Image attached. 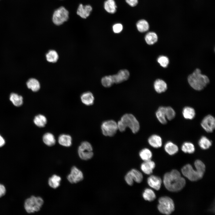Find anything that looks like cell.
Listing matches in <instances>:
<instances>
[{"mask_svg":"<svg viewBox=\"0 0 215 215\" xmlns=\"http://www.w3.org/2000/svg\"><path fill=\"white\" fill-rule=\"evenodd\" d=\"M102 85L105 87H109L112 85L114 83L112 75L105 76L103 77L101 79Z\"/></svg>","mask_w":215,"mask_h":215,"instance_id":"37","label":"cell"},{"mask_svg":"<svg viewBox=\"0 0 215 215\" xmlns=\"http://www.w3.org/2000/svg\"><path fill=\"white\" fill-rule=\"evenodd\" d=\"M145 40L148 44L152 45L157 41L158 36L155 33L153 32H150L146 35Z\"/></svg>","mask_w":215,"mask_h":215,"instance_id":"31","label":"cell"},{"mask_svg":"<svg viewBox=\"0 0 215 215\" xmlns=\"http://www.w3.org/2000/svg\"><path fill=\"white\" fill-rule=\"evenodd\" d=\"M155 162L150 160L145 161L141 165V169L145 174L149 175L153 172V170L155 167Z\"/></svg>","mask_w":215,"mask_h":215,"instance_id":"14","label":"cell"},{"mask_svg":"<svg viewBox=\"0 0 215 215\" xmlns=\"http://www.w3.org/2000/svg\"><path fill=\"white\" fill-rule=\"evenodd\" d=\"M142 196L145 200L149 202L153 201L156 198V195L154 191L152 189L148 188L145 190Z\"/></svg>","mask_w":215,"mask_h":215,"instance_id":"28","label":"cell"},{"mask_svg":"<svg viewBox=\"0 0 215 215\" xmlns=\"http://www.w3.org/2000/svg\"><path fill=\"white\" fill-rule=\"evenodd\" d=\"M92 9V7L90 5L83 6L80 4L78 8L77 13L81 18L86 19L89 16Z\"/></svg>","mask_w":215,"mask_h":215,"instance_id":"15","label":"cell"},{"mask_svg":"<svg viewBox=\"0 0 215 215\" xmlns=\"http://www.w3.org/2000/svg\"><path fill=\"white\" fill-rule=\"evenodd\" d=\"M27 87L33 92L38 91L40 88V85L39 81L34 78L29 79L27 82Z\"/></svg>","mask_w":215,"mask_h":215,"instance_id":"26","label":"cell"},{"mask_svg":"<svg viewBox=\"0 0 215 215\" xmlns=\"http://www.w3.org/2000/svg\"><path fill=\"white\" fill-rule=\"evenodd\" d=\"M157 62L162 67H165L169 64V60L167 57L162 56L158 58Z\"/></svg>","mask_w":215,"mask_h":215,"instance_id":"39","label":"cell"},{"mask_svg":"<svg viewBox=\"0 0 215 215\" xmlns=\"http://www.w3.org/2000/svg\"><path fill=\"white\" fill-rule=\"evenodd\" d=\"M165 107H159L156 112V117L159 121L162 124H165L167 122L165 113Z\"/></svg>","mask_w":215,"mask_h":215,"instance_id":"25","label":"cell"},{"mask_svg":"<svg viewBox=\"0 0 215 215\" xmlns=\"http://www.w3.org/2000/svg\"><path fill=\"white\" fill-rule=\"evenodd\" d=\"M154 87L155 91L158 93H161L165 92L167 89V84L163 80L157 79L154 82Z\"/></svg>","mask_w":215,"mask_h":215,"instance_id":"19","label":"cell"},{"mask_svg":"<svg viewBox=\"0 0 215 215\" xmlns=\"http://www.w3.org/2000/svg\"><path fill=\"white\" fill-rule=\"evenodd\" d=\"M212 142L205 136H202L198 142V144L201 148L203 150L208 149L212 145Z\"/></svg>","mask_w":215,"mask_h":215,"instance_id":"30","label":"cell"},{"mask_svg":"<svg viewBox=\"0 0 215 215\" xmlns=\"http://www.w3.org/2000/svg\"><path fill=\"white\" fill-rule=\"evenodd\" d=\"M147 182L148 185L154 190L158 191L160 189L162 180L159 176L151 175L148 178Z\"/></svg>","mask_w":215,"mask_h":215,"instance_id":"13","label":"cell"},{"mask_svg":"<svg viewBox=\"0 0 215 215\" xmlns=\"http://www.w3.org/2000/svg\"><path fill=\"white\" fill-rule=\"evenodd\" d=\"M132 174L133 180L135 182L139 183L141 182L143 179L142 173L138 170L133 169L130 171Z\"/></svg>","mask_w":215,"mask_h":215,"instance_id":"36","label":"cell"},{"mask_svg":"<svg viewBox=\"0 0 215 215\" xmlns=\"http://www.w3.org/2000/svg\"><path fill=\"white\" fill-rule=\"evenodd\" d=\"M46 60L48 62L55 63L57 61L59 56L55 50H50L46 54Z\"/></svg>","mask_w":215,"mask_h":215,"instance_id":"32","label":"cell"},{"mask_svg":"<svg viewBox=\"0 0 215 215\" xmlns=\"http://www.w3.org/2000/svg\"><path fill=\"white\" fill-rule=\"evenodd\" d=\"M68 17V10L64 7H61L54 11L53 16V22L56 25H60L66 21Z\"/></svg>","mask_w":215,"mask_h":215,"instance_id":"8","label":"cell"},{"mask_svg":"<svg viewBox=\"0 0 215 215\" xmlns=\"http://www.w3.org/2000/svg\"><path fill=\"white\" fill-rule=\"evenodd\" d=\"M183 117L186 119H192L195 116V111L192 108L189 106L184 107L182 111Z\"/></svg>","mask_w":215,"mask_h":215,"instance_id":"23","label":"cell"},{"mask_svg":"<svg viewBox=\"0 0 215 215\" xmlns=\"http://www.w3.org/2000/svg\"><path fill=\"white\" fill-rule=\"evenodd\" d=\"M113 29L114 33H119L122 30L123 26L121 24H116L113 25Z\"/></svg>","mask_w":215,"mask_h":215,"instance_id":"41","label":"cell"},{"mask_svg":"<svg viewBox=\"0 0 215 215\" xmlns=\"http://www.w3.org/2000/svg\"><path fill=\"white\" fill-rule=\"evenodd\" d=\"M196 170H194L192 165L187 164L182 168L183 175L191 181L194 182L201 179L203 177L205 171V166L200 160H196L194 163Z\"/></svg>","mask_w":215,"mask_h":215,"instance_id":"2","label":"cell"},{"mask_svg":"<svg viewBox=\"0 0 215 215\" xmlns=\"http://www.w3.org/2000/svg\"><path fill=\"white\" fill-rule=\"evenodd\" d=\"M165 113L167 119L171 120L173 119L176 115L174 109L171 107H165Z\"/></svg>","mask_w":215,"mask_h":215,"instance_id":"38","label":"cell"},{"mask_svg":"<svg viewBox=\"0 0 215 215\" xmlns=\"http://www.w3.org/2000/svg\"><path fill=\"white\" fill-rule=\"evenodd\" d=\"M126 2L131 7L136 6L138 3V0H125Z\"/></svg>","mask_w":215,"mask_h":215,"instance_id":"43","label":"cell"},{"mask_svg":"<svg viewBox=\"0 0 215 215\" xmlns=\"http://www.w3.org/2000/svg\"><path fill=\"white\" fill-rule=\"evenodd\" d=\"M163 183L166 188L172 192L181 191L185 186L186 181L177 170L173 169L166 173L163 178Z\"/></svg>","mask_w":215,"mask_h":215,"instance_id":"1","label":"cell"},{"mask_svg":"<svg viewBox=\"0 0 215 215\" xmlns=\"http://www.w3.org/2000/svg\"><path fill=\"white\" fill-rule=\"evenodd\" d=\"M33 122L37 127L43 128L46 125L47 120L46 117L44 115L39 114L35 117L33 119Z\"/></svg>","mask_w":215,"mask_h":215,"instance_id":"24","label":"cell"},{"mask_svg":"<svg viewBox=\"0 0 215 215\" xmlns=\"http://www.w3.org/2000/svg\"><path fill=\"white\" fill-rule=\"evenodd\" d=\"M10 99L13 105L16 107L21 106L23 103L22 97L16 93H12L10 94Z\"/></svg>","mask_w":215,"mask_h":215,"instance_id":"27","label":"cell"},{"mask_svg":"<svg viewBox=\"0 0 215 215\" xmlns=\"http://www.w3.org/2000/svg\"><path fill=\"white\" fill-rule=\"evenodd\" d=\"M101 128L103 134L109 136H114L118 129L117 123L113 120L104 122L101 125Z\"/></svg>","mask_w":215,"mask_h":215,"instance_id":"9","label":"cell"},{"mask_svg":"<svg viewBox=\"0 0 215 215\" xmlns=\"http://www.w3.org/2000/svg\"><path fill=\"white\" fill-rule=\"evenodd\" d=\"M58 142L62 146L65 147H69L72 144V138L69 135L62 134L58 137Z\"/></svg>","mask_w":215,"mask_h":215,"instance_id":"17","label":"cell"},{"mask_svg":"<svg viewBox=\"0 0 215 215\" xmlns=\"http://www.w3.org/2000/svg\"><path fill=\"white\" fill-rule=\"evenodd\" d=\"M5 144V141L4 138L0 135V147H2Z\"/></svg>","mask_w":215,"mask_h":215,"instance_id":"44","label":"cell"},{"mask_svg":"<svg viewBox=\"0 0 215 215\" xmlns=\"http://www.w3.org/2000/svg\"><path fill=\"white\" fill-rule=\"evenodd\" d=\"M188 80L191 87L197 90H202L210 81L208 77L202 74L201 70L198 68L189 76Z\"/></svg>","mask_w":215,"mask_h":215,"instance_id":"3","label":"cell"},{"mask_svg":"<svg viewBox=\"0 0 215 215\" xmlns=\"http://www.w3.org/2000/svg\"><path fill=\"white\" fill-rule=\"evenodd\" d=\"M165 151L169 155H172L177 152L178 148L177 146L171 141L168 142L164 146Z\"/></svg>","mask_w":215,"mask_h":215,"instance_id":"22","label":"cell"},{"mask_svg":"<svg viewBox=\"0 0 215 215\" xmlns=\"http://www.w3.org/2000/svg\"><path fill=\"white\" fill-rule=\"evenodd\" d=\"M68 181L71 184H76L82 181L84 179L82 172L75 166H73L70 173L67 177Z\"/></svg>","mask_w":215,"mask_h":215,"instance_id":"10","label":"cell"},{"mask_svg":"<svg viewBox=\"0 0 215 215\" xmlns=\"http://www.w3.org/2000/svg\"><path fill=\"white\" fill-rule=\"evenodd\" d=\"M181 149L185 153H192L194 152L195 148L192 143L190 142H185L182 145Z\"/></svg>","mask_w":215,"mask_h":215,"instance_id":"35","label":"cell"},{"mask_svg":"<svg viewBox=\"0 0 215 215\" xmlns=\"http://www.w3.org/2000/svg\"><path fill=\"white\" fill-rule=\"evenodd\" d=\"M78 153L82 160H87L90 159L93 155L92 145L87 141L83 142L78 148Z\"/></svg>","mask_w":215,"mask_h":215,"instance_id":"7","label":"cell"},{"mask_svg":"<svg viewBox=\"0 0 215 215\" xmlns=\"http://www.w3.org/2000/svg\"><path fill=\"white\" fill-rule=\"evenodd\" d=\"M117 125L118 129L122 132L128 127L133 133H136L138 131L140 128L139 122L136 117L131 114L127 113L123 115Z\"/></svg>","mask_w":215,"mask_h":215,"instance_id":"4","label":"cell"},{"mask_svg":"<svg viewBox=\"0 0 215 215\" xmlns=\"http://www.w3.org/2000/svg\"><path fill=\"white\" fill-rule=\"evenodd\" d=\"M139 156L141 159L145 161L150 160L152 156V153L149 149L144 148L140 151Z\"/></svg>","mask_w":215,"mask_h":215,"instance_id":"33","label":"cell"},{"mask_svg":"<svg viewBox=\"0 0 215 215\" xmlns=\"http://www.w3.org/2000/svg\"><path fill=\"white\" fill-rule=\"evenodd\" d=\"M158 202L157 208L160 213L168 215L174 211V202L170 197L167 196L161 197L159 199Z\"/></svg>","mask_w":215,"mask_h":215,"instance_id":"6","label":"cell"},{"mask_svg":"<svg viewBox=\"0 0 215 215\" xmlns=\"http://www.w3.org/2000/svg\"><path fill=\"white\" fill-rule=\"evenodd\" d=\"M125 179L126 182L129 185L131 186L133 185L134 180L130 171L127 173L126 175Z\"/></svg>","mask_w":215,"mask_h":215,"instance_id":"40","label":"cell"},{"mask_svg":"<svg viewBox=\"0 0 215 215\" xmlns=\"http://www.w3.org/2000/svg\"><path fill=\"white\" fill-rule=\"evenodd\" d=\"M6 192V188L3 185L0 183V197L4 196Z\"/></svg>","mask_w":215,"mask_h":215,"instance_id":"42","label":"cell"},{"mask_svg":"<svg viewBox=\"0 0 215 215\" xmlns=\"http://www.w3.org/2000/svg\"><path fill=\"white\" fill-rule=\"evenodd\" d=\"M114 83L118 84L127 80L129 78L130 73L126 69L119 70L117 74L112 75Z\"/></svg>","mask_w":215,"mask_h":215,"instance_id":"12","label":"cell"},{"mask_svg":"<svg viewBox=\"0 0 215 215\" xmlns=\"http://www.w3.org/2000/svg\"><path fill=\"white\" fill-rule=\"evenodd\" d=\"M104 7L105 10L110 13H114L117 7L114 0H107L104 3Z\"/></svg>","mask_w":215,"mask_h":215,"instance_id":"29","label":"cell"},{"mask_svg":"<svg viewBox=\"0 0 215 215\" xmlns=\"http://www.w3.org/2000/svg\"><path fill=\"white\" fill-rule=\"evenodd\" d=\"M61 181L60 176L56 174H54L49 178L48 184L52 188L56 189L60 186Z\"/></svg>","mask_w":215,"mask_h":215,"instance_id":"21","label":"cell"},{"mask_svg":"<svg viewBox=\"0 0 215 215\" xmlns=\"http://www.w3.org/2000/svg\"><path fill=\"white\" fill-rule=\"evenodd\" d=\"M136 27L138 31L141 32H144L148 31L149 29L148 22L145 20L141 19L137 23Z\"/></svg>","mask_w":215,"mask_h":215,"instance_id":"34","label":"cell"},{"mask_svg":"<svg viewBox=\"0 0 215 215\" xmlns=\"http://www.w3.org/2000/svg\"><path fill=\"white\" fill-rule=\"evenodd\" d=\"M44 203V200L41 197L32 196L25 201L24 208L28 213H33L40 210Z\"/></svg>","mask_w":215,"mask_h":215,"instance_id":"5","label":"cell"},{"mask_svg":"<svg viewBox=\"0 0 215 215\" xmlns=\"http://www.w3.org/2000/svg\"><path fill=\"white\" fill-rule=\"evenodd\" d=\"M80 99L82 102L86 105H92L94 103V98L93 95L90 92L83 93L81 96Z\"/></svg>","mask_w":215,"mask_h":215,"instance_id":"16","label":"cell"},{"mask_svg":"<svg viewBox=\"0 0 215 215\" xmlns=\"http://www.w3.org/2000/svg\"><path fill=\"white\" fill-rule=\"evenodd\" d=\"M148 142L153 147L158 148L160 147L162 145V140L159 136L154 134L150 136L148 139Z\"/></svg>","mask_w":215,"mask_h":215,"instance_id":"18","label":"cell"},{"mask_svg":"<svg viewBox=\"0 0 215 215\" xmlns=\"http://www.w3.org/2000/svg\"><path fill=\"white\" fill-rule=\"evenodd\" d=\"M42 140L43 142L48 146H52L55 145L56 140L54 135L52 133L47 132L43 136Z\"/></svg>","mask_w":215,"mask_h":215,"instance_id":"20","label":"cell"},{"mask_svg":"<svg viewBox=\"0 0 215 215\" xmlns=\"http://www.w3.org/2000/svg\"><path fill=\"white\" fill-rule=\"evenodd\" d=\"M201 125L203 129L207 132H212L215 128L214 118L211 115L206 116L202 121Z\"/></svg>","mask_w":215,"mask_h":215,"instance_id":"11","label":"cell"}]
</instances>
